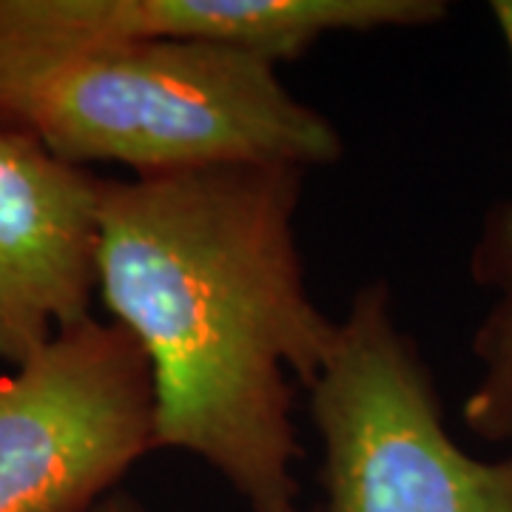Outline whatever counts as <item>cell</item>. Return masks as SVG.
Returning <instances> with one entry per match:
<instances>
[{
	"label": "cell",
	"mask_w": 512,
	"mask_h": 512,
	"mask_svg": "<svg viewBox=\"0 0 512 512\" xmlns=\"http://www.w3.org/2000/svg\"><path fill=\"white\" fill-rule=\"evenodd\" d=\"M325 512H512V456L458 447L433 373L390 308L382 279L362 285L313 382Z\"/></svg>",
	"instance_id": "obj_3"
},
{
	"label": "cell",
	"mask_w": 512,
	"mask_h": 512,
	"mask_svg": "<svg viewBox=\"0 0 512 512\" xmlns=\"http://www.w3.org/2000/svg\"><path fill=\"white\" fill-rule=\"evenodd\" d=\"M157 450L146 353L86 319L0 376V512H94Z\"/></svg>",
	"instance_id": "obj_4"
},
{
	"label": "cell",
	"mask_w": 512,
	"mask_h": 512,
	"mask_svg": "<svg viewBox=\"0 0 512 512\" xmlns=\"http://www.w3.org/2000/svg\"><path fill=\"white\" fill-rule=\"evenodd\" d=\"M103 183L0 123V362L92 319Z\"/></svg>",
	"instance_id": "obj_5"
},
{
	"label": "cell",
	"mask_w": 512,
	"mask_h": 512,
	"mask_svg": "<svg viewBox=\"0 0 512 512\" xmlns=\"http://www.w3.org/2000/svg\"><path fill=\"white\" fill-rule=\"evenodd\" d=\"M0 123L66 163H120L134 177L220 163L311 171L345 151L268 55L217 40L66 43L18 23L3 0Z\"/></svg>",
	"instance_id": "obj_2"
},
{
	"label": "cell",
	"mask_w": 512,
	"mask_h": 512,
	"mask_svg": "<svg viewBox=\"0 0 512 512\" xmlns=\"http://www.w3.org/2000/svg\"><path fill=\"white\" fill-rule=\"evenodd\" d=\"M490 9L512 55V0H493ZM470 271L481 288H495L498 293L512 291V200L498 205L487 217L470 259Z\"/></svg>",
	"instance_id": "obj_7"
},
{
	"label": "cell",
	"mask_w": 512,
	"mask_h": 512,
	"mask_svg": "<svg viewBox=\"0 0 512 512\" xmlns=\"http://www.w3.org/2000/svg\"><path fill=\"white\" fill-rule=\"evenodd\" d=\"M305 168L220 163L103 183L97 293L146 353L157 450L202 458L251 512H302L293 384L336 319L296 245Z\"/></svg>",
	"instance_id": "obj_1"
},
{
	"label": "cell",
	"mask_w": 512,
	"mask_h": 512,
	"mask_svg": "<svg viewBox=\"0 0 512 512\" xmlns=\"http://www.w3.org/2000/svg\"><path fill=\"white\" fill-rule=\"evenodd\" d=\"M94 512H143V507L126 493H111L109 498L100 501V507Z\"/></svg>",
	"instance_id": "obj_8"
},
{
	"label": "cell",
	"mask_w": 512,
	"mask_h": 512,
	"mask_svg": "<svg viewBox=\"0 0 512 512\" xmlns=\"http://www.w3.org/2000/svg\"><path fill=\"white\" fill-rule=\"evenodd\" d=\"M481 376L461 416L478 439L512 444V291L501 293L473 339Z\"/></svg>",
	"instance_id": "obj_6"
}]
</instances>
